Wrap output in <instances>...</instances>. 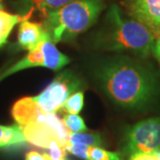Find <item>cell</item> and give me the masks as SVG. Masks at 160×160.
Masks as SVG:
<instances>
[{"instance_id": "1", "label": "cell", "mask_w": 160, "mask_h": 160, "mask_svg": "<svg viewBox=\"0 0 160 160\" xmlns=\"http://www.w3.org/2000/svg\"><path fill=\"white\" fill-rule=\"evenodd\" d=\"M99 78L109 97L126 108L142 107L156 93V80L148 69L128 59L109 62L99 72Z\"/></svg>"}, {"instance_id": "2", "label": "cell", "mask_w": 160, "mask_h": 160, "mask_svg": "<svg viewBox=\"0 0 160 160\" xmlns=\"http://www.w3.org/2000/svg\"><path fill=\"white\" fill-rule=\"evenodd\" d=\"M104 8V0H76L47 12L42 25L52 42L56 44L91 28Z\"/></svg>"}, {"instance_id": "3", "label": "cell", "mask_w": 160, "mask_h": 160, "mask_svg": "<svg viewBox=\"0 0 160 160\" xmlns=\"http://www.w3.org/2000/svg\"><path fill=\"white\" fill-rule=\"evenodd\" d=\"M109 29L100 40L101 46L110 51H127L147 56L154 46L155 36L144 24L132 18H125L116 5L108 12Z\"/></svg>"}, {"instance_id": "4", "label": "cell", "mask_w": 160, "mask_h": 160, "mask_svg": "<svg viewBox=\"0 0 160 160\" xmlns=\"http://www.w3.org/2000/svg\"><path fill=\"white\" fill-rule=\"evenodd\" d=\"M12 115L21 126L30 123H41L50 126L57 132L66 149L68 148L70 132L67 129L62 120L60 119L56 114L44 110L32 97H24L17 101L12 107Z\"/></svg>"}, {"instance_id": "5", "label": "cell", "mask_w": 160, "mask_h": 160, "mask_svg": "<svg viewBox=\"0 0 160 160\" xmlns=\"http://www.w3.org/2000/svg\"><path fill=\"white\" fill-rule=\"evenodd\" d=\"M160 149V118L136 123L126 132L123 150L131 156L135 153L158 151Z\"/></svg>"}, {"instance_id": "6", "label": "cell", "mask_w": 160, "mask_h": 160, "mask_svg": "<svg viewBox=\"0 0 160 160\" xmlns=\"http://www.w3.org/2000/svg\"><path fill=\"white\" fill-rule=\"evenodd\" d=\"M69 62V58L58 50L53 42L44 41L36 46L32 51H29L27 56L1 75L0 80L12 73L32 67H44L52 70H59Z\"/></svg>"}, {"instance_id": "7", "label": "cell", "mask_w": 160, "mask_h": 160, "mask_svg": "<svg viewBox=\"0 0 160 160\" xmlns=\"http://www.w3.org/2000/svg\"><path fill=\"white\" fill-rule=\"evenodd\" d=\"M79 85L80 82L76 77L65 72L58 76L42 92L32 98L44 110L56 114L66 100L78 92Z\"/></svg>"}, {"instance_id": "8", "label": "cell", "mask_w": 160, "mask_h": 160, "mask_svg": "<svg viewBox=\"0 0 160 160\" xmlns=\"http://www.w3.org/2000/svg\"><path fill=\"white\" fill-rule=\"evenodd\" d=\"M125 6L129 15L144 24L156 38L160 32V0H126Z\"/></svg>"}, {"instance_id": "9", "label": "cell", "mask_w": 160, "mask_h": 160, "mask_svg": "<svg viewBox=\"0 0 160 160\" xmlns=\"http://www.w3.org/2000/svg\"><path fill=\"white\" fill-rule=\"evenodd\" d=\"M22 128L26 142L35 146L50 149L52 146L59 143L66 149L65 144L60 138L57 132L48 125L41 123H30L22 126Z\"/></svg>"}, {"instance_id": "10", "label": "cell", "mask_w": 160, "mask_h": 160, "mask_svg": "<svg viewBox=\"0 0 160 160\" xmlns=\"http://www.w3.org/2000/svg\"><path fill=\"white\" fill-rule=\"evenodd\" d=\"M44 41H51V38L42 24L29 22L27 19L20 23L18 42L23 49L32 51Z\"/></svg>"}, {"instance_id": "11", "label": "cell", "mask_w": 160, "mask_h": 160, "mask_svg": "<svg viewBox=\"0 0 160 160\" xmlns=\"http://www.w3.org/2000/svg\"><path fill=\"white\" fill-rule=\"evenodd\" d=\"M26 142L22 126L0 125V149L21 145Z\"/></svg>"}, {"instance_id": "12", "label": "cell", "mask_w": 160, "mask_h": 160, "mask_svg": "<svg viewBox=\"0 0 160 160\" xmlns=\"http://www.w3.org/2000/svg\"><path fill=\"white\" fill-rule=\"evenodd\" d=\"M26 19L27 16L12 14L4 10H0V46L6 44L13 27Z\"/></svg>"}, {"instance_id": "13", "label": "cell", "mask_w": 160, "mask_h": 160, "mask_svg": "<svg viewBox=\"0 0 160 160\" xmlns=\"http://www.w3.org/2000/svg\"><path fill=\"white\" fill-rule=\"evenodd\" d=\"M69 143L80 144L87 147H100L102 144V138L98 133H88V132H70Z\"/></svg>"}, {"instance_id": "14", "label": "cell", "mask_w": 160, "mask_h": 160, "mask_svg": "<svg viewBox=\"0 0 160 160\" xmlns=\"http://www.w3.org/2000/svg\"><path fill=\"white\" fill-rule=\"evenodd\" d=\"M84 106V92H75L63 104V109L68 114H78Z\"/></svg>"}, {"instance_id": "15", "label": "cell", "mask_w": 160, "mask_h": 160, "mask_svg": "<svg viewBox=\"0 0 160 160\" xmlns=\"http://www.w3.org/2000/svg\"><path fill=\"white\" fill-rule=\"evenodd\" d=\"M86 160H124L120 154L100 147H88Z\"/></svg>"}, {"instance_id": "16", "label": "cell", "mask_w": 160, "mask_h": 160, "mask_svg": "<svg viewBox=\"0 0 160 160\" xmlns=\"http://www.w3.org/2000/svg\"><path fill=\"white\" fill-rule=\"evenodd\" d=\"M63 123L70 132H81L86 131V124L78 114H67L63 117Z\"/></svg>"}, {"instance_id": "17", "label": "cell", "mask_w": 160, "mask_h": 160, "mask_svg": "<svg viewBox=\"0 0 160 160\" xmlns=\"http://www.w3.org/2000/svg\"><path fill=\"white\" fill-rule=\"evenodd\" d=\"M73 1L76 0H44L43 3L39 6H38V8L43 13V15H46L47 12L58 10Z\"/></svg>"}, {"instance_id": "18", "label": "cell", "mask_w": 160, "mask_h": 160, "mask_svg": "<svg viewBox=\"0 0 160 160\" xmlns=\"http://www.w3.org/2000/svg\"><path fill=\"white\" fill-rule=\"evenodd\" d=\"M87 149H88V147L85 146V145L69 143V145L67 148V151H69L71 154L77 156L78 158H79L81 159L86 160V158H87Z\"/></svg>"}, {"instance_id": "19", "label": "cell", "mask_w": 160, "mask_h": 160, "mask_svg": "<svg viewBox=\"0 0 160 160\" xmlns=\"http://www.w3.org/2000/svg\"><path fill=\"white\" fill-rule=\"evenodd\" d=\"M50 156L52 160H63L66 155L67 149L61 144L56 143L50 148Z\"/></svg>"}, {"instance_id": "20", "label": "cell", "mask_w": 160, "mask_h": 160, "mask_svg": "<svg viewBox=\"0 0 160 160\" xmlns=\"http://www.w3.org/2000/svg\"><path fill=\"white\" fill-rule=\"evenodd\" d=\"M129 160H160L158 151L135 153L129 157Z\"/></svg>"}, {"instance_id": "21", "label": "cell", "mask_w": 160, "mask_h": 160, "mask_svg": "<svg viewBox=\"0 0 160 160\" xmlns=\"http://www.w3.org/2000/svg\"><path fill=\"white\" fill-rule=\"evenodd\" d=\"M26 160H52L51 156L46 153H39L38 151H29L26 154Z\"/></svg>"}, {"instance_id": "22", "label": "cell", "mask_w": 160, "mask_h": 160, "mask_svg": "<svg viewBox=\"0 0 160 160\" xmlns=\"http://www.w3.org/2000/svg\"><path fill=\"white\" fill-rule=\"evenodd\" d=\"M152 52H153V53H154L156 58L160 62V42L155 41L154 46L152 48Z\"/></svg>"}, {"instance_id": "23", "label": "cell", "mask_w": 160, "mask_h": 160, "mask_svg": "<svg viewBox=\"0 0 160 160\" xmlns=\"http://www.w3.org/2000/svg\"><path fill=\"white\" fill-rule=\"evenodd\" d=\"M31 1L33 2V4H34L35 6L38 7V6H39L40 5L43 3V1H44V0H31Z\"/></svg>"}, {"instance_id": "24", "label": "cell", "mask_w": 160, "mask_h": 160, "mask_svg": "<svg viewBox=\"0 0 160 160\" xmlns=\"http://www.w3.org/2000/svg\"><path fill=\"white\" fill-rule=\"evenodd\" d=\"M156 41H157V42H160V32L158 33V35L156 37Z\"/></svg>"}, {"instance_id": "25", "label": "cell", "mask_w": 160, "mask_h": 160, "mask_svg": "<svg viewBox=\"0 0 160 160\" xmlns=\"http://www.w3.org/2000/svg\"><path fill=\"white\" fill-rule=\"evenodd\" d=\"M4 9V6H3V1L0 0V10H3Z\"/></svg>"}, {"instance_id": "26", "label": "cell", "mask_w": 160, "mask_h": 160, "mask_svg": "<svg viewBox=\"0 0 160 160\" xmlns=\"http://www.w3.org/2000/svg\"><path fill=\"white\" fill-rule=\"evenodd\" d=\"M158 155H159V158H160V149H158Z\"/></svg>"}, {"instance_id": "27", "label": "cell", "mask_w": 160, "mask_h": 160, "mask_svg": "<svg viewBox=\"0 0 160 160\" xmlns=\"http://www.w3.org/2000/svg\"><path fill=\"white\" fill-rule=\"evenodd\" d=\"M63 160H65V159H63Z\"/></svg>"}]
</instances>
